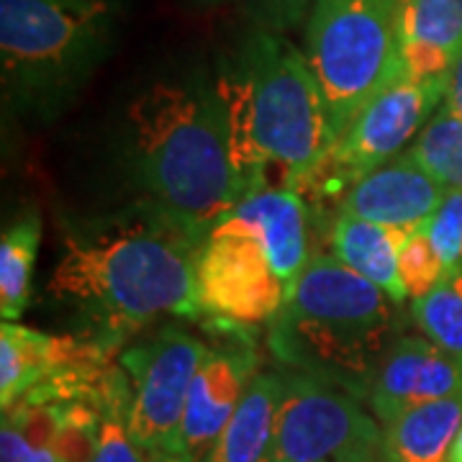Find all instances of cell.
Here are the masks:
<instances>
[{
	"mask_svg": "<svg viewBox=\"0 0 462 462\" xmlns=\"http://www.w3.org/2000/svg\"><path fill=\"white\" fill-rule=\"evenodd\" d=\"M203 234L152 200L67 226L50 296L85 321L80 337L116 352L162 319H196Z\"/></svg>",
	"mask_w": 462,
	"mask_h": 462,
	"instance_id": "cell-1",
	"label": "cell"
},
{
	"mask_svg": "<svg viewBox=\"0 0 462 462\" xmlns=\"http://www.w3.org/2000/svg\"><path fill=\"white\" fill-rule=\"evenodd\" d=\"M0 462H60L51 449H36L8 421L0 430Z\"/></svg>",
	"mask_w": 462,
	"mask_h": 462,
	"instance_id": "cell-28",
	"label": "cell"
},
{
	"mask_svg": "<svg viewBox=\"0 0 462 462\" xmlns=\"http://www.w3.org/2000/svg\"><path fill=\"white\" fill-rule=\"evenodd\" d=\"M147 462H196L175 449H147Z\"/></svg>",
	"mask_w": 462,
	"mask_h": 462,
	"instance_id": "cell-31",
	"label": "cell"
},
{
	"mask_svg": "<svg viewBox=\"0 0 462 462\" xmlns=\"http://www.w3.org/2000/svg\"><path fill=\"white\" fill-rule=\"evenodd\" d=\"M206 329L218 334V342H208V355L188 391L178 439V452L196 462L208 455L218 434L239 409L249 383L260 373L257 339L249 334L254 327L211 319Z\"/></svg>",
	"mask_w": 462,
	"mask_h": 462,
	"instance_id": "cell-11",
	"label": "cell"
},
{
	"mask_svg": "<svg viewBox=\"0 0 462 462\" xmlns=\"http://www.w3.org/2000/svg\"><path fill=\"white\" fill-rule=\"evenodd\" d=\"M221 221L249 231L293 291L311 260V208L300 193L257 190L239 200Z\"/></svg>",
	"mask_w": 462,
	"mask_h": 462,
	"instance_id": "cell-14",
	"label": "cell"
},
{
	"mask_svg": "<svg viewBox=\"0 0 462 462\" xmlns=\"http://www.w3.org/2000/svg\"><path fill=\"white\" fill-rule=\"evenodd\" d=\"M462 388V363L427 337L401 334L388 346L367 393V409L380 421L391 424L419 403H430Z\"/></svg>",
	"mask_w": 462,
	"mask_h": 462,
	"instance_id": "cell-12",
	"label": "cell"
},
{
	"mask_svg": "<svg viewBox=\"0 0 462 462\" xmlns=\"http://www.w3.org/2000/svg\"><path fill=\"white\" fill-rule=\"evenodd\" d=\"M206 355L208 342L180 327H160L118 355L132 385L129 430L144 449L178 452L188 391Z\"/></svg>",
	"mask_w": 462,
	"mask_h": 462,
	"instance_id": "cell-9",
	"label": "cell"
},
{
	"mask_svg": "<svg viewBox=\"0 0 462 462\" xmlns=\"http://www.w3.org/2000/svg\"><path fill=\"white\" fill-rule=\"evenodd\" d=\"M462 430V388L430 403H419L383 427L385 462H447Z\"/></svg>",
	"mask_w": 462,
	"mask_h": 462,
	"instance_id": "cell-18",
	"label": "cell"
},
{
	"mask_svg": "<svg viewBox=\"0 0 462 462\" xmlns=\"http://www.w3.org/2000/svg\"><path fill=\"white\" fill-rule=\"evenodd\" d=\"M411 319L421 337L462 363V270L411 300Z\"/></svg>",
	"mask_w": 462,
	"mask_h": 462,
	"instance_id": "cell-23",
	"label": "cell"
},
{
	"mask_svg": "<svg viewBox=\"0 0 462 462\" xmlns=\"http://www.w3.org/2000/svg\"><path fill=\"white\" fill-rule=\"evenodd\" d=\"M111 0H0L5 93L51 108L93 75L114 42Z\"/></svg>",
	"mask_w": 462,
	"mask_h": 462,
	"instance_id": "cell-5",
	"label": "cell"
},
{
	"mask_svg": "<svg viewBox=\"0 0 462 462\" xmlns=\"http://www.w3.org/2000/svg\"><path fill=\"white\" fill-rule=\"evenodd\" d=\"M42 245V218L29 208L14 218L0 236V316L3 321H18L32 296V275Z\"/></svg>",
	"mask_w": 462,
	"mask_h": 462,
	"instance_id": "cell-19",
	"label": "cell"
},
{
	"mask_svg": "<svg viewBox=\"0 0 462 462\" xmlns=\"http://www.w3.org/2000/svg\"><path fill=\"white\" fill-rule=\"evenodd\" d=\"M129 162L144 196L208 234L242 200L216 85L160 80L132 100Z\"/></svg>",
	"mask_w": 462,
	"mask_h": 462,
	"instance_id": "cell-3",
	"label": "cell"
},
{
	"mask_svg": "<svg viewBox=\"0 0 462 462\" xmlns=\"http://www.w3.org/2000/svg\"><path fill=\"white\" fill-rule=\"evenodd\" d=\"M200 314L242 327L270 324L281 314L291 288L264 247L234 224L218 221L206 234L196 267Z\"/></svg>",
	"mask_w": 462,
	"mask_h": 462,
	"instance_id": "cell-10",
	"label": "cell"
},
{
	"mask_svg": "<svg viewBox=\"0 0 462 462\" xmlns=\"http://www.w3.org/2000/svg\"><path fill=\"white\" fill-rule=\"evenodd\" d=\"M242 199L300 190L337 142L311 65L278 32H254L216 75Z\"/></svg>",
	"mask_w": 462,
	"mask_h": 462,
	"instance_id": "cell-2",
	"label": "cell"
},
{
	"mask_svg": "<svg viewBox=\"0 0 462 462\" xmlns=\"http://www.w3.org/2000/svg\"><path fill=\"white\" fill-rule=\"evenodd\" d=\"M282 396L264 462H327L352 449H383V427L363 398L300 370L281 367Z\"/></svg>",
	"mask_w": 462,
	"mask_h": 462,
	"instance_id": "cell-8",
	"label": "cell"
},
{
	"mask_svg": "<svg viewBox=\"0 0 462 462\" xmlns=\"http://www.w3.org/2000/svg\"><path fill=\"white\" fill-rule=\"evenodd\" d=\"M398 275H401V282H403V288L409 293V300L427 296L434 285H439L447 278L445 264H442L437 249L431 245L427 226L413 231L411 236L406 239V245L401 247Z\"/></svg>",
	"mask_w": 462,
	"mask_h": 462,
	"instance_id": "cell-25",
	"label": "cell"
},
{
	"mask_svg": "<svg viewBox=\"0 0 462 462\" xmlns=\"http://www.w3.org/2000/svg\"><path fill=\"white\" fill-rule=\"evenodd\" d=\"M398 337L401 303L329 252L311 254L267 324V346L281 367L329 380L363 401Z\"/></svg>",
	"mask_w": 462,
	"mask_h": 462,
	"instance_id": "cell-4",
	"label": "cell"
},
{
	"mask_svg": "<svg viewBox=\"0 0 462 462\" xmlns=\"http://www.w3.org/2000/svg\"><path fill=\"white\" fill-rule=\"evenodd\" d=\"M100 406L93 401H65L62 427L51 452L60 462H93L98 449Z\"/></svg>",
	"mask_w": 462,
	"mask_h": 462,
	"instance_id": "cell-24",
	"label": "cell"
},
{
	"mask_svg": "<svg viewBox=\"0 0 462 462\" xmlns=\"http://www.w3.org/2000/svg\"><path fill=\"white\" fill-rule=\"evenodd\" d=\"M409 152L447 190H462V118L447 100L413 139Z\"/></svg>",
	"mask_w": 462,
	"mask_h": 462,
	"instance_id": "cell-21",
	"label": "cell"
},
{
	"mask_svg": "<svg viewBox=\"0 0 462 462\" xmlns=\"http://www.w3.org/2000/svg\"><path fill=\"white\" fill-rule=\"evenodd\" d=\"M327 462H385V457H383V449H352Z\"/></svg>",
	"mask_w": 462,
	"mask_h": 462,
	"instance_id": "cell-30",
	"label": "cell"
},
{
	"mask_svg": "<svg viewBox=\"0 0 462 462\" xmlns=\"http://www.w3.org/2000/svg\"><path fill=\"white\" fill-rule=\"evenodd\" d=\"M445 193V185L431 178L406 149L355 182L339 200L337 214L365 218L380 226L416 231L430 224Z\"/></svg>",
	"mask_w": 462,
	"mask_h": 462,
	"instance_id": "cell-13",
	"label": "cell"
},
{
	"mask_svg": "<svg viewBox=\"0 0 462 462\" xmlns=\"http://www.w3.org/2000/svg\"><path fill=\"white\" fill-rule=\"evenodd\" d=\"M449 80H413L406 72L365 106L334 142L329 154L300 185L311 200H339L357 180L411 147L437 108L445 103Z\"/></svg>",
	"mask_w": 462,
	"mask_h": 462,
	"instance_id": "cell-7",
	"label": "cell"
},
{
	"mask_svg": "<svg viewBox=\"0 0 462 462\" xmlns=\"http://www.w3.org/2000/svg\"><path fill=\"white\" fill-rule=\"evenodd\" d=\"M282 396L281 370H260L214 447L200 462H264Z\"/></svg>",
	"mask_w": 462,
	"mask_h": 462,
	"instance_id": "cell-17",
	"label": "cell"
},
{
	"mask_svg": "<svg viewBox=\"0 0 462 462\" xmlns=\"http://www.w3.org/2000/svg\"><path fill=\"white\" fill-rule=\"evenodd\" d=\"M314 0H257V11L270 29H293L306 14H311Z\"/></svg>",
	"mask_w": 462,
	"mask_h": 462,
	"instance_id": "cell-27",
	"label": "cell"
},
{
	"mask_svg": "<svg viewBox=\"0 0 462 462\" xmlns=\"http://www.w3.org/2000/svg\"><path fill=\"white\" fill-rule=\"evenodd\" d=\"M411 234L355 216L334 214L329 224V254L403 306L409 293L398 275V254Z\"/></svg>",
	"mask_w": 462,
	"mask_h": 462,
	"instance_id": "cell-16",
	"label": "cell"
},
{
	"mask_svg": "<svg viewBox=\"0 0 462 462\" xmlns=\"http://www.w3.org/2000/svg\"><path fill=\"white\" fill-rule=\"evenodd\" d=\"M132 385L121 363L114 365L100 398V434L93 462H147V449L129 430Z\"/></svg>",
	"mask_w": 462,
	"mask_h": 462,
	"instance_id": "cell-20",
	"label": "cell"
},
{
	"mask_svg": "<svg viewBox=\"0 0 462 462\" xmlns=\"http://www.w3.org/2000/svg\"><path fill=\"white\" fill-rule=\"evenodd\" d=\"M303 54L339 139L403 75L398 0H314Z\"/></svg>",
	"mask_w": 462,
	"mask_h": 462,
	"instance_id": "cell-6",
	"label": "cell"
},
{
	"mask_svg": "<svg viewBox=\"0 0 462 462\" xmlns=\"http://www.w3.org/2000/svg\"><path fill=\"white\" fill-rule=\"evenodd\" d=\"M447 106L462 118V54L455 60V67L449 72V88H447Z\"/></svg>",
	"mask_w": 462,
	"mask_h": 462,
	"instance_id": "cell-29",
	"label": "cell"
},
{
	"mask_svg": "<svg viewBox=\"0 0 462 462\" xmlns=\"http://www.w3.org/2000/svg\"><path fill=\"white\" fill-rule=\"evenodd\" d=\"M427 234L445 264L447 275L462 270V190H447L439 208L427 224Z\"/></svg>",
	"mask_w": 462,
	"mask_h": 462,
	"instance_id": "cell-26",
	"label": "cell"
},
{
	"mask_svg": "<svg viewBox=\"0 0 462 462\" xmlns=\"http://www.w3.org/2000/svg\"><path fill=\"white\" fill-rule=\"evenodd\" d=\"M447 462H462V430L457 431L455 442L449 447V455H447Z\"/></svg>",
	"mask_w": 462,
	"mask_h": 462,
	"instance_id": "cell-32",
	"label": "cell"
},
{
	"mask_svg": "<svg viewBox=\"0 0 462 462\" xmlns=\"http://www.w3.org/2000/svg\"><path fill=\"white\" fill-rule=\"evenodd\" d=\"M98 342L85 337H51L18 321L0 327V406L11 409L42 380L80 360Z\"/></svg>",
	"mask_w": 462,
	"mask_h": 462,
	"instance_id": "cell-15",
	"label": "cell"
},
{
	"mask_svg": "<svg viewBox=\"0 0 462 462\" xmlns=\"http://www.w3.org/2000/svg\"><path fill=\"white\" fill-rule=\"evenodd\" d=\"M401 42L462 54V0H398Z\"/></svg>",
	"mask_w": 462,
	"mask_h": 462,
	"instance_id": "cell-22",
	"label": "cell"
}]
</instances>
